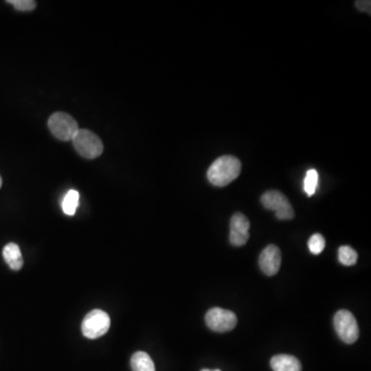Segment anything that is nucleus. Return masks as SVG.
<instances>
[{
	"mask_svg": "<svg viewBox=\"0 0 371 371\" xmlns=\"http://www.w3.org/2000/svg\"><path fill=\"white\" fill-rule=\"evenodd\" d=\"M132 371H156L151 357L145 352H137L131 358Z\"/></svg>",
	"mask_w": 371,
	"mask_h": 371,
	"instance_id": "f8f14e48",
	"label": "nucleus"
},
{
	"mask_svg": "<svg viewBox=\"0 0 371 371\" xmlns=\"http://www.w3.org/2000/svg\"><path fill=\"white\" fill-rule=\"evenodd\" d=\"M318 184H319V173L315 169L307 170L305 176L303 188L307 196H313L317 191Z\"/></svg>",
	"mask_w": 371,
	"mask_h": 371,
	"instance_id": "2eb2a0df",
	"label": "nucleus"
},
{
	"mask_svg": "<svg viewBox=\"0 0 371 371\" xmlns=\"http://www.w3.org/2000/svg\"><path fill=\"white\" fill-rule=\"evenodd\" d=\"M8 3H11L18 11L21 12L34 11L36 8V1H32V0H9Z\"/></svg>",
	"mask_w": 371,
	"mask_h": 371,
	"instance_id": "f3484780",
	"label": "nucleus"
},
{
	"mask_svg": "<svg viewBox=\"0 0 371 371\" xmlns=\"http://www.w3.org/2000/svg\"><path fill=\"white\" fill-rule=\"evenodd\" d=\"M274 371H301V363L291 355H278L270 361Z\"/></svg>",
	"mask_w": 371,
	"mask_h": 371,
	"instance_id": "9d476101",
	"label": "nucleus"
},
{
	"mask_svg": "<svg viewBox=\"0 0 371 371\" xmlns=\"http://www.w3.org/2000/svg\"><path fill=\"white\" fill-rule=\"evenodd\" d=\"M3 258L8 265L13 270H20L23 267V257H22L21 250L19 246L16 243H8L3 252Z\"/></svg>",
	"mask_w": 371,
	"mask_h": 371,
	"instance_id": "9b49d317",
	"label": "nucleus"
},
{
	"mask_svg": "<svg viewBox=\"0 0 371 371\" xmlns=\"http://www.w3.org/2000/svg\"><path fill=\"white\" fill-rule=\"evenodd\" d=\"M79 192L75 190L67 192L62 202V210L64 214L69 216H73L75 214V211L79 206Z\"/></svg>",
	"mask_w": 371,
	"mask_h": 371,
	"instance_id": "ddd939ff",
	"label": "nucleus"
},
{
	"mask_svg": "<svg viewBox=\"0 0 371 371\" xmlns=\"http://www.w3.org/2000/svg\"><path fill=\"white\" fill-rule=\"evenodd\" d=\"M334 328L342 342L348 344H354L359 338V326L356 318L350 311L340 309L334 315Z\"/></svg>",
	"mask_w": 371,
	"mask_h": 371,
	"instance_id": "20e7f679",
	"label": "nucleus"
},
{
	"mask_svg": "<svg viewBox=\"0 0 371 371\" xmlns=\"http://www.w3.org/2000/svg\"><path fill=\"white\" fill-rule=\"evenodd\" d=\"M206 323L213 331L228 332L235 329L237 318L235 313L228 309L214 307L206 313Z\"/></svg>",
	"mask_w": 371,
	"mask_h": 371,
	"instance_id": "0eeeda50",
	"label": "nucleus"
},
{
	"mask_svg": "<svg viewBox=\"0 0 371 371\" xmlns=\"http://www.w3.org/2000/svg\"><path fill=\"white\" fill-rule=\"evenodd\" d=\"M202 371H221L219 369H215V370H211V369H202Z\"/></svg>",
	"mask_w": 371,
	"mask_h": 371,
	"instance_id": "6ab92c4d",
	"label": "nucleus"
},
{
	"mask_svg": "<svg viewBox=\"0 0 371 371\" xmlns=\"http://www.w3.org/2000/svg\"><path fill=\"white\" fill-rule=\"evenodd\" d=\"M1 186H3V178L0 176V188H1Z\"/></svg>",
	"mask_w": 371,
	"mask_h": 371,
	"instance_id": "aec40b11",
	"label": "nucleus"
},
{
	"mask_svg": "<svg viewBox=\"0 0 371 371\" xmlns=\"http://www.w3.org/2000/svg\"><path fill=\"white\" fill-rule=\"evenodd\" d=\"M241 171V163L235 156L218 158L208 170V180L216 187H225L237 180Z\"/></svg>",
	"mask_w": 371,
	"mask_h": 371,
	"instance_id": "f257e3e1",
	"label": "nucleus"
},
{
	"mask_svg": "<svg viewBox=\"0 0 371 371\" xmlns=\"http://www.w3.org/2000/svg\"><path fill=\"white\" fill-rule=\"evenodd\" d=\"M71 141L77 153L86 159H95L104 152L101 139L88 129H79Z\"/></svg>",
	"mask_w": 371,
	"mask_h": 371,
	"instance_id": "f03ea898",
	"label": "nucleus"
},
{
	"mask_svg": "<svg viewBox=\"0 0 371 371\" xmlns=\"http://www.w3.org/2000/svg\"><path fill=\"white\" fill-rule=\"evenodd\" d=\"M326 241L323 235L315 233V235H311V239L309 241V249L311 254L313 255H319L325 249Z\"/></svg>",
	"mask_w": 371,
	"mask_h": 371,
	"instance_id": "dca6fc26",
	"label": "nucleus"
},
{
	"mask_svg": "<svg viewBox=\"0 0 371 371\" xmlns=\"http://www.w3.org/2000/svg\"><path fill=\"white\" fill-rule=\"evenodd\" d=\"M48 125L52 134L63 141H71L80 129L77 121L63 112L53 114L49 119Z\"/></svg>",
	"mask_w": 371,
	"mask_h": 371,
	"instance_id": "7ed1b4c3",
	"label": "nucleus"
},
{
	"mask_svg": "<svg viewBox=\"0 0 371 371\" xmlns=\"http://www.w3.org/2000/svg\"><path fill=\"white\" fill-rule=\"evenodd\" d=\"M261 202L264 208L276 213L278 220H291L294 218V210L290 202L280 191L272 190V191L265 192L262 195Z\"/></svg>",
	"mask_w": 371,
	"mask_h": 371,
	"instance_id": "423d86ee",
	"label": "nucleus"
},
{
	"mask_svg": "<svg viewBox=\"0 0 371 371\" xmlns=\"http://www.w3.org/2000/svg\"><path fill=\"white\" fill-rule=\"evenodd\" d=\"M357 9L361 12H365V13H370V1H366V0H360V1H356L355 3Z\"/></svg>",
	"mask_w": 371,
	"mask_h": 371,
	"instance_id": "a211bd4d",
	"label": "nucleus"
},
{
	"mask_svg": "<svg viewBox=\"0 0 371 371\" xmlns=\"http://www.w3.org/2000/svg\"><path fill=\"white\" fill-rule=\"evenodd\" d=\"M338 260L342 265H355L358 260V254L352 248L348 247V246H342L338 249Z\"/></svg>",
	"mask_w": 371,
	"mask_h": 371,
	"instance_id": "4468645a",
	"label": "nucleus"
},
{
	"mask_svg": "<svg viewBox=\"0 0 371 371\" xmlns=\"http://www.w3.org/2000/svg\"><path fill=\"white\" fill-rule=\"evenodd\" d=\"M250 221L245 215L237 213L233 215L230 221V239L231 245L235 247H243L250 239Z\"/></svg>",
	"mask_w": 371,
	"mask_h": 371,
	"instance_id": "6e6552de",
	"label": "nucleus"
},
{
	"mask_svg": "<svg viewBox=\"0 0 371 371\" xmlns=\"http://www.w3.org/2000/svg\"><path fill=\"white\" fill-rule=\"evenodd\" d=\"M280 263H282V255H280V249L276 246H267L260 254V268L266 276H272L278 274Z\"/></svg>",
	"mask_w": 371,
	"mask_h": 371,
	"instance_id": "1a4fd4ad",
	"label": "nucleus"
},
{
	"mask_svg": "<svg viewBox=\"0 0 371 371\" xmlns=\"http://www.w3.org/2000/svg\"><path fill=\"white\" fill-rule=\"evenodd\" d=\"M110 327V315L100 309L90 311L82 323V331L84 335L90 339L101 337L108 331Z\"/></svg>",
	"mask_w": 371,
	"mask_h": 371,
	"instance_id": "39448f33",
	"label": "nucleus"
}]
</instances>
